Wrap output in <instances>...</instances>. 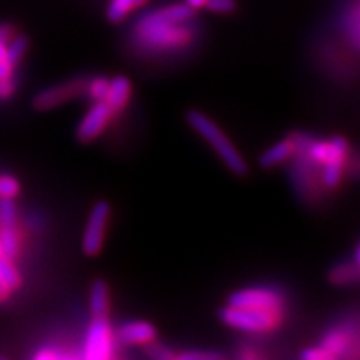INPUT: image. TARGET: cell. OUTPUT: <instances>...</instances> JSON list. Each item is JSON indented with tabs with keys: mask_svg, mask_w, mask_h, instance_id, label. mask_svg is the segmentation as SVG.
<instances>
[{
	"mask_svg": "<svg viewBox=\"0 0 360 360\" xmlns=\"http://www.w3.org/2000/svg\"><path fill=\"white\" fill-rule=\"evenodd\" d=\"M0 224L2 227H13L15 224V205L12 199H2L0 202Z\"/></svg>",
	"mask_w": 360,
	"mask_h": 360,
	"instance_id": "44dd1931",
	"label": "cell"
},
{
	"mask_svg": "<svg viewBox=\"0 0 360 360\" xmlns=\"http://www.w3.org/2000/svg\"><path fill=\"white\" fill-rule=\"evenodd\" d=\"M300 357L307 360H321V359H327V355L321 347H310V349H305L304 352L300 354Z\"/></svg>",
	"mask_w": 360,
	"mask_h": 360,
	"instance_id": "d4e9b609",
	"label": "cell"
},
{
	"mask_svg": "<svg viewBox=\"0 0 360 360\" xmlns=\"http://www.w3.org/2000/svg\"><path fill=\"white\" fill-rule=\"evenodd\" d=\"M180 360H219L222 355L217 352H207V350H187L179 355Z\"/></svg>",
	"mask_w": 360,
	"mask_h": 360,
	"instance_id": "cb8c5ba5",
	"label": "cell"
},
{
	"mask_svg": "<svg viewBox=\"0 0 360 360\" xmlns=\"http://www.w3.org/2000/svg\"><path fill=\"white\" fill-rule=\"evenodd\" d=\"M6 51H7L6 44H0V60H4V58H6Z\"/></svg>",
	"mask_w": 360,
	"mask_h": 360,
	"instance_id": "4dcf8cb0",
	"label": "cell"
},
{
	"mask_svg": "<svg viewBox=\"0 0 360 360\" xmlns=\"http://www.w3.org/2000/svg\"><path fill=\"white\" fill-rule=\"evenodd\" d=\"M349 143L344 137H332L328 141L312 142L309 148L310 160L319 165L327 164H345L347 159Z\"/></svg>",
	"mask_w": 360,
	"mask_h": 360,
	"instance_id": "9c48e42d",
	"label": "cell"
},
{
	"mask_svg": "<svg viewBox=\"0 0 360 360\" xmlns=\"http://www.w3.org/2000/svg\"><path fill=\"white\" fill-rule=\"evenodd\" d=\"M205 2H207V0H186V4L192 8V11H199V8H204Z\"/></svg>",
	"mask_w": 360,
	"mask_h": 360,
	"instance_id": "f1b7e54d",
	"label": "cell"
},
{
	"mask_svg": "<svg viewBox=\"0 0 360 360\" xmlns=\"http://www.w3.org/2000/svg\"><path fill=\"white\" fill-rule=\"evenodd\" d=\"M0 255H2V252H0Z\"/></svg>",
	"mask_w": 360,
	"mask_h": 360,
	"instance_id": "836d02e7",
	"label": "cell"
},
{
	"mask_svg": "<svg viewBox=\"0 0 360 360\" xmlns=\"http://www.w3.org/2000/svg\"><path fill=\"white\" fill-rule=\"evenodd\" d=\"M355 13H357V15H355L352 20V32H354V37L357 39V42L360 44V8Z\"/></svg>",
	"mask_w": 360,
	"mask_h": 360,
	"instance_id": "83f0119b",
	"label": "cell"
},
{
	"mask_svg": "<svg viewBox=\"0 0 360 360\" xmlns=\"http://www.w3.org/2000/svg\"><path fill=\"white\" fill-rule=\"evenodd\" d=\"M85 90H87V80L74 79L69 80V82L53 85V87L42 90V92H39L34 97L32 103L37 110H51L53 107L60 105V103L82 96Z\"/></svg>",
	"mask_w": 360,
	"mask_h": 360,
	"instance_id": "8992f818",
	"label": "cell"
},
{
	"mask_svg": "<svg viewBox=\"0 0 360 360\" xmlns=\"http://www.w3.org/2000/svg\"><path fill=\"white\" fill-rule=\"evenodd\" d=\"M146 4L147 0H110L109 7H107V19L112 24H119L130 15V12H135Z\"/></svg>",
	"mask_w": 360,
	"mask_h": 360,
	"instance_id": "5bb4252c",
	"label": "cell"
},
{
	"mask_svg": "<svg viewBox=\"0 0 360 360\" xmlns=\"http://www.w3.org/2000/svg\"><path fill=\"white\" fill-rule=\"evenodd\" d=\"M187 122L191 127L200 135L204 141L209 143L210 147L217 152V155L222 159V162L237 175H245L247 170V162L244 157L240 155V152L237 150L236 146L231 142V139L225 135L222 129L214 122L210 117L202 114L200 110H188L187 112Z\"/></svg>",
	"mask_w": 360,
	"mask_h": 360,
	"instance_id": "7a4b0ae2",
	"label": "cell"
},
{
	"mask_svg": "<svg viewBox=\"0 0 360 360\" xmlns=\"http://www.w3.org/2000/svg\"><path fill=\"white\" fill-rule=\"evenodd\" d=\"M107 89H109V79L105 77H96L87 82V90L85 92L89 94V97L92 98L94 102H101L105 98Z\"/></svg>",
	"mask_w": 360,
	"mask_h": 360,
	"instance_id": "d6986e66",
	"label": "cell"
},
{
	"mask_svg": "<svg viewBox=\"0 0 360 360\" xmlns=\"http://www.w3.org/2000/svg\"><path fill=\"white\" fill-rule=\"evenodd\" d=\"M355 264H357V267L360 270V245L357 247V250H355Z\"/></svg>",
	"mask_w": 360,
	"mask_h": 360,
	"instance_id": "1f68e13d",
	"label": "cell"
},
{
	"mask_svg": "<svg viewBox=\"0 0 360 360\" xmlns=\"http://www.w3.org/2000/svg\"><path fill=\"white\" fill-rule=\"evenodd\" d=\"M130 94H132V84H130V80L125 75H117V77L109 80V89H107L103 102L109 105L112 112H117L129 102Z\"/></svg>",
	"mask_w": 360,
	"mask_h": 360,
	"instance_id": "8fae6325",
	"label": "cell"
},
{
	"mask_svg": "<svg viewBox=\"0 0 360 360\" xmlns=\"http://www.w3.org/2000/svg\"><path fill=\"white\" fill-rule=\"evenodd\" d=\"M0 281H2L8 287V290L19 289L20 285V276L13 267L11 259L0 255Z\"/></svg>",
	"mask_w": 360,
	"mask_h": 360,
	"instance_id": "e0dca14e",
	"label": "cell"
},
{
	"mask_svg": "<svg viewBox=\"0 0 360 360\" xmlns=\"http://www.w3.org/2000/svg\"><path fill=\"white\" fill-rule=\"evenodd\" d=\"M157 330L150 322H127L120 327L119 339L127 345H146L148 342L155 340Z\"/></svg>",
	"mask_w": 360,
	"mask_h": 360,
	"instance_id": "30bf717a",
	"label": "cell"
},
{
	"mask_svg": "<svg viewBox=\"0 0 360 360\" xmlns=\"http://www.w3.org/2000/svg\"><path fill=\"white\" fill-rule=\"evenodd\" d=\"M12 69H13V67L8 65L6 60H0V80H6V79L11 77Z\"/></svg>",
	"mask_w": 360,
	"mask_h": 360,
	"instance_id": "4316f807",
	"label": "cell"
},
{
	"mask_svg": "<svg viewBox=\"0 0 360 360\" xmlns=\"http://www.w3.org/2000/svg\"><path fill=\"white\" fill-rule=\"evenodd\" d=\"M112 115V110L109 109L105 102H94V105L90 107L87 114L84 115V119L80 120L77 127V141L79 142H92L94 139H97L98 135L103 132V129L109 124V119Z\"/></svg>",
	"mask_w": 360,
	"mask_h": 360,
	"instance_id": "ba28073f",
	"label": "cell"
},
{
	"mask_svg": "<svg viewBox=\"0 0 360 360\" xmlns=\"http://www.w3.org/2000/svg\"><path fill=\"white\" fill-rule=\"evenodd\" d=\"M328 278L335 285H352L360 278V270L355 262H342L330 270Z\"/></svg>",
	"mask_w": 360,
	"mask_h": 360,
	"instance_id": "9a60e30c",
	"label": "cell"
},
{
	"mask_svg": "<svg viewBox=\"0 0 360 360\" xmlns=\"http://www.w3.org/2000/svg\"><path fill=\"white\" fill-rule=\"evenodd\" d=\"M0 252L4 257L13 259L17 254V236L13 232V227H4L0 232Z\"/></svg>",
	"mask_w": 360,
	"mask_h": 360,
	"instance_id": "ac0fdd59",
	"label": "cell"
},
{
	"mask_svg": "<svg viewBox=\"0 0 360 360\" xmlns=\"http://www.w3.org/2000/svg\"><path fill=\"white\" fill-rule=\"evenodd\" d=\"M282 304V295L277 290L269 289V287H250V289L233 292L229 297V305H233V307H250L278 312Z\"/></svg>",
	"mask_w": 360,
	"mask_h": 360,
	"instance_id": "5b68a950",
	"label": "cell"
},
{
	"mask_svg": "<svg viewBox=\"0 0 360 360\" xmlns=\"http://www.w3.org/2000/svg\"><path fill=\"white\" fill-rule=\"evenodd\" d=\"M0 360H6V357H4V355H0Z\"/></svg>",
	"mask_w": 360,
	"mask_h": 360,
	"instance_id": "d6a6232c",
	"label": "cell"
},
{
	"mask_svg": "<svg viewBox=\"0 0 360 360\" xmlns=\"http://www.w3.org/2000/svg\"><path fill=\"white\" fill-rule=\"evenodd\" d=\"M146 354L150 359H155V360H165V359H174L175 357L174 352L167 347V345L154 344V340L146 344Z\"/></svg>",
	"mask_w": 360,
	"mask_h": 360,
	"instance_id": "7402d4cb",
	"label": "cell"
},
{
	"mask_svg": "<svg viewBox=\"0 0 360 360\" xmlns=\"http://www.w3.org/2000/svg\"><path fill=\"white\" fill-rule=\"evenodd\" d=\"M20 192V184L11 175L0 177V197L2 199H13Z\"/></svg>",
	"mask_w": 360,
	"mask_h": 360,
	"instance_id": "ffe728a7",
	"label": "cell"
},
{
	"mask_svg": "<svg viewBox=\"0 0 360 360\" xmlns=\"http://www.w3.org/2000/svg\"><path fill=\"white\" fill-rule=\"evenodd\" d=\"M295 152V142L292 139H285V141H281L274 143L272 147L267 148L262 155H260L259 164L260 167L264 169H274L277 165L283 164L285 160H289Z\"/></svg>",
	"mask_w": 360,
	"mask_h": 360,
	"instance_id": "7c38bea8",
	"label": "cell"
},
{
	"mask_svg": "<svg viewBox=\"0 0 360 360\" xmlns=\"http://www.w3.org/2000/svg\"><path fill=\"white\" fill-rule=\"evenodd\" d=\"M13 37V27L11 24L0 25V44H6Z\"/></svg>",
	"mask_w": 360,
	"mask_h": 360,
	"instance_id": "484cf974",
	"label": "cell"
},
{
	"mask_svg": "<svg viewBox=\"0 0 360 360\" xmlns=\"http://www.w3.org/2000/svg\"><path fill=\"white\" fill-rule=\"evenodd\" d=\"M236 7V0H207L205 2V8L215 13H232Z\"/></svg>",
	"mask_w": 360,
	"mask_h": 360,
	"instance_id": "603a6c76",
	"label": "cell"
},
{
	"mask_svg": "<svg viewBox=\"0 0 360 360\" xmlns=\"http://www.w3.org/2000/svg\"><path fill=\"white\" fill-rule=\"evenodd\" d=\"M220 319L225 326L254 334V332H267L276 327L278 322V312L229 305V307L222 309Z\"/></svg>",
	"mask_w": 360,
	"mask_h": 360,
	"instance_id": "3957f363",
	"label": "cell"
},
{
	"mask_svg": "<svg viewBox=\"0 0 360 360\" xmlns=\"http://www.w3.org/2000/svg\"><path fill=\"white\" fill-rule=\"evenodd\" d=\"M192 13L187 4L162 7L139 22V34L154 47H175L186 42V30L179 25L191 19Z\"/></svg>",
	"mask_w": 360,
	"mask_h": 360,
	"instance_id": "6da1fadb",
	"label": "cell"
},
{
	"mask_svg": "<svg viewBox=\"0 0 360 360\" xmlns=\"http://www.w3.org/2000/svg\"><path fill=\"white\" fill-rule=\"evenodd\" d=\"M112 330L107 317L92 319L85 337V357L101 360L110 357Z\"/></svg>",
	"mask_w": 360,
	"mask_h": 360,
	"instance_id": "52a82bcc",
	"label": "cell"
},
{
	"mask_svg": "<svg viewBox=\"0 0 360 360\" xmlns=\"http://www.w3.org/2000/svg\"><path fill=\"white\" fill-rule=\"evenodd\" d=\"M110 219V205L109 202L98 200L90 210L89 220L85 224V232L82 237V249L89 257H94L103 247V238H105L107 224Z\"/></svg>",
	"mask_w": 360,
	"mask_h": 360,
	"instance_id": "277c9868",
	"label": "cell"
},
{
	"mask_svg": "<svg viewBox=\"0 0 360 360\" xmlns=\"http://www.w3.org/2000/svg\"><path fill=\"white\" fill-rule=\"evenodd\" d=\"M109 285L102 281V278H97L96 282L90 287V295H89V309L90 314H92V319H101L107 317L109 315Z\"/></svg>",
	"mask_w": 360,
	"mask_h": 360,
	"instance_id": "4fadbf2b",
	"label": "cell"
},
{
	"mask_svg": "<svg viewBox=\"0 0 360 360\" xmlns=\"http://www.w3.org/2000/svg\"><path fill=\"white\" fill-rule=\"evenodd\" d=\"M7 295H8V287L2 281H0V300L7 299Z\"/></svg>",
	"mask_w": 360,
	"mask_h": 360,
	"instance_id": "f546056e",
	"label": "cell"
},
{
	"mask_svg": "<svg viewBox=\"0 0 360 360\" xmlns=\"http://www.w3.org/2000/svg\"><path fill=\"white\" fill-rule=\"evenodd\" d=\"M11 40L12 42L7 47L6 58H4V60H6L11 67H15L19 64L20 58L24 57L27 47H29V37H25V35H13Z\"/></svg>",
	"mask_w": 360,
	"mask_h": 360,
	"instance_id": "2e32d148",
	"label": "cell"
}]
</instances>
